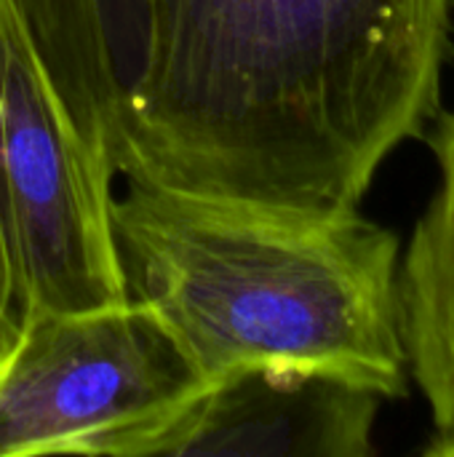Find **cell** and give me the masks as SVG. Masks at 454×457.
Returning <instances> with one entry per match:
<instances>
[{"mask_svg": "<svg viewBox=\"0 0 454 457\" xmlns=\"http://www.w3.org/2000/svg\"><path fill=\"white\" fill-rule=\"evenodd\" d=\"M112 166L75 129L13 0H0V249L8 332L32 313L128 297L112 222Z\"/></svg>", "mask_w": 454, "mask_h": 457, "instance_id": "3957f363", "label": "cell"}, {"mask_svg": "<svg viewBox=\"0 0 454 457\" xmlns=\"http://www.w3.org/2000/svg\"><path fill=\"white\" fill-rule=\"evenodd\" d=\"M454 0H147L115 174L359 212L439 110Z\"/></svg>", "mask_w": 454, "mask_h": 457, "instance_id": "6da1fadb", "label": "cell"}, {"mask_svg": "<svg viewBox=\"0 0 454 457\" xmlns=\"http://www.w3.org/2000/svg\"><path fill=\"white\" fill-rule=\"evenodd\" d=\"M110 222L128 297L161 316L209 383L278 364L380 399L407 394L399 238L359 212L128 182Z\"/></svg>", "mask_w": 454, "mask_h": 457, "instance_id": "7a4b0ae2", "label": "cell"}, {"mask_svg": "<svg viewBox=\"0 0 454 457\" xmlns=\"http://www.w3.org/2000/svg\"><path fill=\"white\" fill-rule=\"evenodd\" d=\"M13 5L75 129L112 166L144 62L147 0H13Z\"/></svg>", "mask_w": 454, "mask_h": 457, "instance_id": "8992f818", "label": "cell"}, {"mask_svg": "<svg viewBox=\"0 0 454 457\" xmlns=\"http://www.w3.org/2000/svg\"><path fill=\"white\" fill-rule=\"evenodd\" d=\"M8 335V308H5V265H3V249H0V340Z\"/></svg>", "mask_w": 454, "mask_h": 457, "instance_id": "9c48e42d", "label": "cell"}, {"mask_svg": "<svg viewBox=\"0 0 454 457\" xmlns=\"http://www.w3.org/2000/svg\"><path fill=\"white\" fill-rule=\"evenodd\" d=\"M436 193L399 260V316L409 375L436 426L454 434V112L433 134Z\"/></svg>", "mask_w": 454, "mask_h": 457, "instance_id": "52a82bcc", "label": "cell"}, {"mask_svg": "<svg viewBox=\"0 0 454 457\" xmlns=\"http://www.w3.org/2000/svg\"><path fill=\"white\" fill-rule=\"evenodd\" d=\"M206 386L139 300L32 313L0 340V457H147Z\"/></svg>", "mask_w": 454, "mask_h": 457, "instance_id": "277c9868", "label": "cell"}, {"mask_svg": "<svg viewBox=\"0 0 454 457\" xmlns=\"http://www.w3.org/2000/svg\"><path fill=\"white\" fill-rule=\"evenodd\" d=\"M425 455L431 457H454V434L450 436H433L425 447Z\"/></svg>", "mask_w": 454, "mask_h": 457, "instance_id": "ba28073f", "label": "cell"}, {"mask_svg": "<svg viewBox=\"0 0 454 457\" xmlns=\"http://www.w3.org/2000/svg\"><path fill=\"white\" fill-rule=\"evenodd\" d=\"M380 402L297 367H238L211 380L147 457H367Z\"/></svg>", "mask_w": 454, "mask_h": 457, "instance_id": "5b68a950", "label": "cell"}]
</instances>
